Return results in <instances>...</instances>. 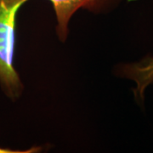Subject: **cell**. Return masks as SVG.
Segmentation results:
<instances>
[{"label":"cell","mask_w":153,"mask_h":153,"mask_svg":"<svg viewBox=\"0 0 153 153\" xmlns=\"http://www.w3.org/2000/svg\"><path fill=\"white\" fill-rule=\"evenodd\" d=\"M27 1L0 0V88L13 101L24 91V84L14 66V56L17 14Z\"/></svg>","instance_id":"1"},{"label":"cell","mask_w":153,"mask_h":153,"mask_svg":"<svg viewBox=\"0 0 153 153\" xmlns=\"http://www.w3.org/2000/svg\"><path fill=\"white\" fill-rule=\"evenodd\" d=\"M42 147H32L27 150H13L10 148H4L0 146V153H35L40 152V150H42Z\"/></svg>","instance_id":"4"},{"label":"cell","mask_w":153,"mask_h":153,"mask_svg":"<svg viewBox=\"0 0 153 153\" xmlns=\"http://www.w3.org/2000/svg\"><path fill=\"white\" fill-rule=\"evenodd\" d=\"M116 71L121 77L135 82L134 94L137 101L142 103L146 88L153 83V56L147 55L139 61L122 63L116 68Z\"/></svg>","instance_id":"3"},{"label":"cell","mask_w":153,"mask_h":153,"mask_svg":"<svg viewBox=\"0 0 153 153\" xmlns=\"http://www.w3.org/2000/svg\"><path fill=\"white\" fill-rule=\"evenodd\" d=\"M56 18V34L60 42H66L69 24L78 10H85L94 15H106L115 10L123 0H49Z\"/></svg>","instance_id":"2"}]
</instances>
